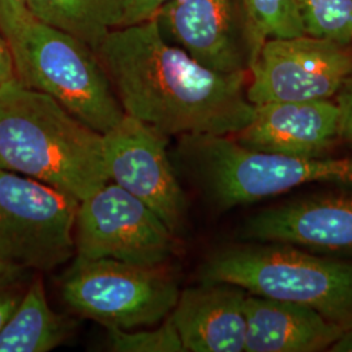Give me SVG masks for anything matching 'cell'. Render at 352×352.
<instances>
[{
	"mask_svg": "<svg viewBox=\"0 0 352 352\" xmlns=\"http://www.w3.org/2000/svg\"><path fill=\"white\" fill-rule=\"evenodd\" d=\"M94 51L126 115L167 138L234 136L253 119L250 74L204 67L162 36L155 17L113 29Z\"/></svg>",
	"mask_w": 352,
	"mask_h": 352,
	"instance_id": "1",
	"label": "cell"
},
{
	"mask_svg": "<svg viewBox=\"0 0 352 352\" xmlns=\"http://www.w3.org/2000/svg\"><path fill=\"white\" fill-rule=\"evenodd\" d=\"M0 168L82 201L110 182L103 133L16 77L0 87Z\"/></svg>",
	"mask_w": 352,
	"mask_h": 352,
	"instance_id": "2",
	"label": "cell"
},
{
	"mask_svg": "<svg viewBox=\"0 0 352 352\" xmlns=\"http://www.w3.org/2000/svg\"><path fill=\"white\" fill-rule=\"evenodd\" d=\"M176 158L204 199L227 212L307 184L352 188V157L299 158L251 151L232 136H179Z\"/></svg>",
	"mask_w": 352,
	"mask_h": 352,
	"instance_id": "3",
	"label": "cell"
},
{
	"mask_svg": "<svg viewBox=\"0 0 352 352\" xmlns=\"http://www.w3.org/2000/svg\"><path fill=\"white\" fill-rule=\"evenodd\" d=\"M202 282H222L248 294L315 309L343 329L352 327V263L282 243L251 241L213 253Z\"/></svg>",
	"mask_w": 352,
	"mask_h": 352,
	"instance_id": "4",
	"label": "cell"
},
{
	"mask_svg": "<svg viewBox=\"0 0 352 352\" xmlns=\"http://www.w3.org/2000/svg\"><path fill=\"white\" fill-rule=\"evenodd\" d=\"M16 78L42 91L87 126L106 133L126 113L96 51L36 19L13 51Z\"/></svg>",
	"mask_w": 352,
	"mask_h": 352,
	"instance_id": "5",
	"label": "cell"
},
{
	"mask_svg": "<svg viewBox=\"0 0 352 352\" xmlns=\"http://www.w3.org/2000/svg\"><path fill=\"white\" fill-rule=\"evenodd\" d=\"M179 286L166 265H138L111 258L76 257L62 295L76 314L106 327H154L171 315Z\"/></svg>",
	"mask_w": 352,
	"mask_h": 352,
	"instance_id": "6",
	"label": "cell"
},
{
	"mask_svg": "<svg viewBox=\"0 0 352 352\" xmlns=\"http://www.w3.org/2000/svg\"><path fill=\"white\" fill-rule=\"evenodd\" d=\"M77 208L69 195L0 168V263L49 272L71 260Z\"/></svg>",
	"mask_w": 352,
	"mask_h": 352,
	"instance_id": "7",
	"label": "cell"
},
{
	"mask_svg": "<svg viewBox=\"0 0 352 352\" xmlns=\"http://www.w3.org/2000/svg\"><path fill=\"white\" fill-rule=\"evenodd\" d=\"M177 250L175 235L151 208L115 183L78 202L76 257L128 264L166 265Z\"/></svg>",
	"mask_w": 352,
	"mask_h": 352,
	"instance_id": "8",
	"label": "cell"
},
{
	"mask_svg": "<svg viewBox=\"0 0 352 352\" xmlns=\"http://www.w3.org/2000/svg\"><path fill=\"white\" fill-rule=\"evenodd\" d=\"M248 74L253 106L331 100L352 77V46L309 36L267 39Z\"/></svg>",
	"mask_w": 352,
	"mask_h": 352,
	"instance_id": "9",
	"label": "cell"
},
{
	"mask_svg": "<svg viewBox=\"0 0 352 352\" xmlns=\"http://www.w3.org/2000/svg\"><path fill=\"white\" fill-rule=\"evenodd\" d=\"M168 138L126 115L103 133V158L109 179L158 214L177 235L187 218V199L167 153Z\"/></svg>",
	"mask_w": 352,
	"mask_h": 352,
	"instance_id": "10",
	"label": "cell"
},
{
	"mask_svg": "<svg viewBox=\"0 0 352 352\" xmlns=\"http://www.w3.org/2000/svg\"><path fill=\"white\" fill-rule=\"evenodd\" d=\"M154 17L162 36L204 67L250 72L254 49L243 0H170Z\"/></svg>",
	"mask_w": 352,
	"mask_h": 352,
	"instance_id": "11",
	"label": "cell"
},
{
	"mask_svg": "<svg viewBox=\"0 0 352 352\" xmlns=\"http://www.w3.org/2000/svg\"><path fill=\"white\" fill-rule=\"evenodd\" d=\"M239 236L309 251L352 254V192L317 193L247 218Z\"/></svg>",
	"mask_w": 352,
	"mask_h": 352,
	"instance_id": "12",
	"label": "cell"
},
{
	"mask_svg": "<svg viewBox=\"0 0 352 352\" xmlns=\"http://www.w3.org/2000/svg\"><path fill=\"white\" fill-rule=\"evenodd\" d=\"M232 138L251 151L325 157L340 140V109L331 100L258 104L251 123Z\"/></svg>",
	"mask_w": 352,
	"mask_h": 352,
	"instance_id": "13",
	"label": "cell"
},
{
	"mask_svg": "<svg viewBox=\"0 0 352 352\" xmlns=\"http://www.w3.org/2000/svg\"><path fill=\"white\" fill-rule=\"evenodd\" d=\"M248 292L222 282H202L179 294L170 318L186 352H241Z\"/></svg>",
	"mask_w": 352,
	"mask_h": 352,
	"instance_id": "14",
	"label": "cell"
},
{
	"mask_svg": "<svg viewBox=\"0 0 352 352\" xmlns=\"http://www.w3.org/2000/svg\"><path fill=\"white\" fill-rule=\"evenodd\" d=\"M247 352H320L329 350L343 327L315 309L248 294L245 299Z\"/></svg>",
	"mask_w": 352,
	"mask_h": 352,
	"instance_id": "15",
	"label": "cell"
},
{
	"mask_svg": "<svg viewBox=\"0 0 352 352\" xmlns=\"http://www.w3.org/2000/svg\"><path fill=\"white\" fill-rule=\"evenodd\" d=\"M74 327V321L51 309L43 280L36 277L0 329V352L50 351L69 337Z\"/></svg>",
	"mask_w": 352,
	"mask_h": 352,
	"instance_id": "16",
	"label": "cell"
},
{
	"mask_svg": "<svg viewBox=\"0 0 352 352\" xmlns=\"http://www.w3.org/2000/svg\"><path fill=\"white\" fill-rule=\"evenodd\" d=\"M29 12L93 50L111 30L123 25L126 0H26Z\"/></svg>",
	"mask_w": 352,
	"mask_h": 352,
	"instance_id": "17",
	"label": "cell"
},
{
	"mask_svg": "<svg viewBox=\"0 0 352 352\" xmlns=\"http://www.w3.org/2000/svg\"><path fill=\"white\" fill-rule=\"evenodd\" d=\"M243 3L251 28L254 60L267 39L305 36L298 0H243Z\"/></svg>",
	"mask_w": 352,
	"mask_h": 352,
	"instance_id": "18",
	"label": "cell"
},
{
	"mask_svg": "<svg viewBox=\"0 0 352 352\" xmlns=\"http://www.w3.org/2000/svg\"><path fill=\"white\" fill-rule=\"evenodd\" d=\"M305 36L352 46V0H298Z\"/></svg>",
	"mask_w": 352,
	"mask_h": 352,
	"instance_id": "19",
	"label": "cell"
},
{
	"mask_svg": "<svg viewBox=\"0 0 352 352\" xmlns=\"http://www.w3.org/2000/svg\"><path fill=\"white\" fill-rule=\"evenodd\" d=\"M109 349L116 352H186L170 316L162 325L139 331L107 327Z\"/></svg>",
	"mask_w": 352,
	"mask_h": 352,
	"instance_id": "20",
	"label": "cell"
},
{
	"mask_svg": "<svg viewBox=\"0 0 352 352\" xmlns=\"http://www.w3.org/2000/svg\"><path fill=\"white\" fill-rule=\"evenodd\" d=\"M30 272L24 267L0 263V329L21 302L30 283L28 282Z\"/></svg>",
	"mask_w": 352,
	"mask_h": 352,
	"instance_id": "21",
	"label": "cell"
},
{
	"mask_svg": "<svg viewBox=\"0 0 352 352\" xmlns=\"http://www.w3.org/2000/svg\"><path fill=\"white\" fill-rule=\"evenodd\" d=\"M26 0H0V33L7 39L11 51H14L33 20Z\"/></svg>",
	"mask_w": 352,
	"mask_h": 352,
	"instance_id": "22",
	"label": "cell"
},
{
	"mask_svg": "<svg viewBox=\"0 0 352 352\" xmlns=\"http://www.w3.org/2000/svg\"><path fill=\"white\" fill-rule=\"evenodd\" d=\"M167 1L170 0H126L122 26L135 25L151 20Z\"/></svg>",
	"mask_w": 352,
	"mask_h": 352,
	"instance_id": "23",
	"label": "cell"
},
{
	"mask_svg": "<svg viewBox=\"0 0 352 352\" xmlns=\"http://www.w3.org/2000/svg\"><path fill=\"white\" fill-rule=\"evenodd\" d=\"M340 109V140L352 144V77L336 96Z\"/></svg>",
	"mask_w": 352,
	"mask_h": 352,
	"instance_id": "24",
	"label": "cell"
},
{
	"mask_svg": "<svg viewBox=\"0 0 352 352\" xmlns=\"http://www.w3.org/2000/svg\"><path fill=\"white\" fill-rule=\"evenodd\" d=\"M16 77L12 51L7 39L0 33V87Z\"/></svg>",
	"mask_w": 352,
	"mask_h": 352,
	"instance_id": "25",
	"label": "cell"
},
{
	"mask_svg": "<svg viewBox=\"0 0 352 352\" xmlns=\"http://www.w3.org/2000/svg\"><path fill=\"white\" fill-rule=\"evenodd\" d=\"M329 351L352 352V327H347V329L343 330L342 336L329 349Z\"/></svg>",
	"mask_w": 352,
	"mask_h": 352,
	"instance_id": "26",
	"label": "cell"
}]
</instances>
